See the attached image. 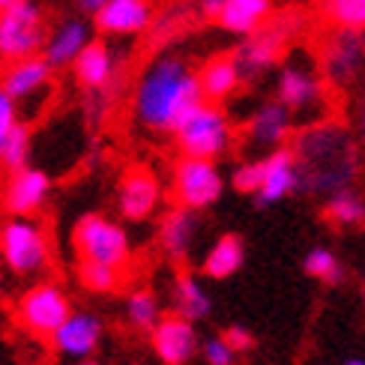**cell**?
<instances>
[{
  "mask_svg": "<svg viewBox=\"0 0 365 365\" xmlns=\"http://www.w3.org/2000/svg\"><path fill=\"white\" fill-rule=\"evenodd\" d=\"M105 4H108V0H75V6H78L84 15H93L99 6H105Z\"/></svg>",
  "mask_w": 365,
  "mask_h": 365,
  "instance_id": "obj_39",
  "label": "cell"
},
{
  "mask_svg": "<svg viewBox=\"0 0 365 365\" xmlns=\"http://www.w3.org/2000/svg\"><path fill=\"white\" fill-rule=\"evenodd\" d=\"M0 299H4V282H0Z\"/></svg>",
  "mask_w": 365,
  "mask_h": 365,
  "instance_id": "obj_43",
  "label": "cell"
},
{
  "mask_svg": "<svg viewBox=\"0 0 365 365\" xmlns=\"http://www.w3.org/2000/svg\"><path fill=\"white\" fill-rule=\"evenodd\" d=\"M78 282L93 294H111L120 284V269L99 261H78Z\"/></svg>",
  "mask_w": 365,
  "mask_h": 365,
  "instance_id": "obj_29",
  "label": "cell"
},
{
  "mask_svg": "<svg viewBox=\"0 0 365 365\" xmlns=\"http://www.w3.org/2000/svg\"><path fill=\"white\" fill-rule=\"evenodd\" d=\"M294 156L299 165V192L312 197H332L354 189L362 177L365 150L354 126L341 120L321 117L294 135Z\"/></svg>",
  "mask_w": 365,
  "mask_h": 365,
  "instance_id": "obj_1",
  "label": "cell"
},
{
  "mask_svg": "<svg viewBox=\"0 0 365 365\" xmlns=\"http://www.w3.org/2000/svg\"><path fill=\"white\" fill-rule=\"evenodd\" d=\"M294 126L297 117L291 114V108L282 105L279 99H267L249 117L246 144L249 150H257V153H272L279 147H287V141L294 138Z\"/></svg>",
  "mask_w": 365,
  "mask_h": 365,
  "instance_id": "obj_11",
  "label": "cell"
},
{
  "mask_svg": "<svg viewBox=\"0 0 365 365\" xmlns=\"http://www.w3.org/2000/svg\"><path fill=\"white\" fill-rule=\"evenodd\" d=\"M302 269L324 284H341L344 282V267L336 257V252L327 249V246H314L306 257H302Z\"/></svg>",
  "mask_w": 365,
  "mask_h": 365,
  "instance_id": "obj_28",
  "label": "cell"
},
{
  "mask_svg": "<svg viewBox=\"0 0 365 365\" xmlns=\"http://www.w3.org/2000/svg\"><path fill=\"white\" fill-rule=\"evenodd\" d=\"M276 12L272 0H227L225 9L216 15V24L231 36H255L257 30H264Z\"/></svg>",
  "mask_w": 365,
  "mask_h": 365,
  "instance_id": "obj_21",
  "label": "cell"
},
{
  "mask_svg": "<svg viewBox=\"0 0 365 365\" xmlns=\"http://www.w3.org/2000/svg\"><path fill=\"white\" fill-rule=\"evenodd\" d=\"M174 309H177V314L189 317V321H204V317H210L212 302H210L207 287L195 276H180L174 282Z\"/></svg>",
  "mask_w": 365,
  "mask_h": 365,
  "instance_id": "obj_26",
  "label": "cell"
},
{
  "mask_svg": "<svg viewBox=\"0 0 365 365\" xmlns=\"http://www.w3.org/2000/svg\"><path fill=\"white\" fill-rule=\"evenodd\" d=\"M93 21L81 19V15H69V19H60L48 36H45V45H42V57L48 60L54 69H66L75 63L90 42H93Z\"/></svg>",
  "mask_w": 365,
  "mask_h": 365,
  "instance_id": "obj_15",
  "label": "cell"
},
{
  "mask_svg": "<svg viewBox=\"0 0 365 365\" xmlns=\"http://www.w3.org/2000/svg\"><path fill=\"white\" fill-rule=\"evenodd\" d=\"M0 261L15 276H34L48 264V240L34 216H9L0 225Z\"/></svg>",
  "mask_w": 365,
  "mask_h": 365,
  "instance_id": "obj_6",
  "label": "cell"
},
{
  "mask_svg": "<svg viewBox=\"0 0 365 365\" xmlns=\"http://www.w3.org/2000/svg\"><path fill=\"white\" fill-rule=\"evenodd\" d=\"M354 132H356V138H359L362 150H365V93L359 96L356 108H354Z\"/></svg>",
  "mask_w": 365,
  "mask_h": 365,
  "instance_id": "obj_37",
  "label": "cell"
},
{
  "mask_svg": "<svg viewBox=\"0 0 365 365\" xmlns=\"http://www.w3.org/2000/svg\"><path fill=\"white\" fill-rule=\"evenodd\" d=\"M362 299H365V294H362Z\"/></svg>",
  "mask_w": 365,
  "mask_h": 365,
  "instance_id": "obj_44",
  "label": "cell"
},
{
  "mask_svg": "<svg viewBox=\"0 0 365 365\" xmlns=\"http://www.w3.org/2000/svg\"><path fill=\"white\" fill-rule=\"evenodd\" d=\"M246 261V242L237 234H225L210 246L204 257V276L207 279H231Z\"/></svg>",
  "mask_w": 365,
  "mask_h": 365,
  "instance_id": "obj_25",
  "label": "cell"
},
{
  "mask_svg": "<svg viewBox=\"0 0 365 365\" xmlns=\"http://www.w3.org/2000/svg\"><path fill=\"white\" fill-rule=\"evenodd\" d=\"M204 102L197 69L180 54H159L135 81L132 117L150 135H174L180 120Z\"/></svg>",
  "mask_w": 365,
  "mask_h": 365,
  "instance_id": "obj_2",
  "label": "cell"
},
{
  "mask_svg": "<svg viewBox=\"0 0 365 365\" xmlns=\"http://www.w3.org/2000/svg\"><path fill=\"white\" fill-rule=\"evenodd\" d=\"M324 15L332 21V27L365 34V0H324Z\"/></svg>",
  "mask_w": 365,
  "mask_h": 365,
  "instance_id": "obj_32",
  "label": "cell"
},
{
  "mask_svg": "<svg viewBox=\"0 0 365 365\" xmlns=\"http://www.w3.org/2000/svg\"><path fill=\"white\" fill-rule=\"evenodd\" d=\"M261 180H264V156L237 165L234 174H231V186L242 195H255L257 189H261Z\"/></svg>",
  "mask_w": 365,
  "mask_h": 365,
  "instance_id": "obj_33",
  "label": "cell"
},
{
  "mask_svg": "<svg viewBox=\"0 0 365 365\" xmlns=\"http://www.w3.org/2000/svg\"><path fill=\"white\" fill-rule=\"evenodd\" d=\"M174 144L182 156H197V159H222L227 150L234 147V123L231 114L222 108V102L204 99L201 105L180 120L174 129Z\"/></svg>",
  "mask_w": 365,
  "mask_h": 365,
  "instance_id": "obj_3",
  "label": "cell"
},
{
  "mask_svg": "<svg viewBox=\"0 0 365 365\" xmlns=\"http://www.w3.org/2000/svg\"><path fill=\"white\" fill-rule=\"evenodd\" d=\"M284 42H287V27H282V24H276V27L267 24L264 30H257L255 36H246V42L234 51L242 78L257 81L261 75H267L279 63Z\"/></svg>",
  "mask_w": 365,
  "mask_h": 365,
  "instance_id": "obj_12",
  "label": "cell"
},
{
  "mask_svg": "<svg viewBox=\"0 0 365 365\" xmlns=\"http://www.w3.org/2000/svg\"><path fill=\"white\" fill-rule=\"evenodd\" d=\"M225 339H227V344H231L237 354H246V351H252V347H255V336H252L246 327H231V329H225Z\"/></svg>",
  "mask_w": 365,
  "mask_h": 365,
  "instance_id": "obj_36",
  "label": "cell"
},
{
  "mask_svg": "<svg viewBox=\"0 0 365 365\" xmlns=\"http://www.w3.org/2000/svg\"><path fill=\"white\" fill-rule=\"evenodd\" d=\"M90 19L102 36H138L153 24V0H108Z\"/></svg>",
  "mask_w": 365,
  "mask_h": 365,
  "instance_id": "obj_16",
  "label": "cell"
},
{
  "mask_svg": "<svg viewBox=\"0 0 365 365\" xmlns=\"http://www.w3.org/2000/svg\"><path fill=\"white\" fill-rule=\"evenodd\" d=\"M159 180L153 171L147 168H132L126 171L123 182H120V216L129 222H144L153 216V210L159 207Z\"/></svg>",
  "mask_w": 365,
  "mask_h": 365,
  "instance_id": "obj_20",
  "label": "cell"
},
{
  "mask_svg": "<svg viewBox=\"0 0 365 365\" xmlns=\"http://www.w3.org/2000/svg\"><path fill=\"white\" fill-rule=\"evenodd\" d=\"M324 216L336 227H362L365 225V197L356 189H344L327 197Z\"/></svg>",
  "mask_w": 365,
  "mask_h": 365,
  "instance_id": "obj_27",
  "label": "cell"
},
{
  "mask_svg": "<svg viewBox=\"0 0 365 365\" xmlns=\"http://www.w3.org/2000/svg\"><path fill=\"white\" fill-rule=\"evenodd\" d=\"M15 312H19V324L27 332H34L39 339H51L60 329V324L72 314V306L63 287H57L54 282H42L24 291Z\"/></svg>",
  "mask_w": 365,
  "mask_h": 365,
  "instance_id": "obj_10",
  "label": "cell"
},
{
  "mask_svg": "<svg viewBox=\"0 0 365 365\" xmlns=\"http://www.w3.org/2000/svg\"><path fill=\"white\" fill-rule=\"evenodd\" d=\"M225 192V174L216 159H197V156H180L174 165V197L180 207L189 210H207L222 197Z\"/></svg>",
  "mask_w": 365,
  "mask_h": 365,
  "instance_id": "obj_9",
  "label": "cell"
},
{
  "mask_svg": "<svg viewBox=\"0 0 365 365\" xmlns=\"http://www.w3.org/2000/svg\"><path fill=\"white\" fill-rule=\"evenodd\" d=\"M276 99L291 108V114L302 123L327 117L329 93L321 66H314L306 54L287 57L276 75Z\"/></svg>",
  "mask_w": 365,
  "mask_h": 365,
  "instance_id": "obj_4",
  "label": "cell"
},
{
  "mask_svg": "<svg viewBox=\"0 0 365 365\" xmlns=\"http://www.w3.org/2000/svg\"><path fill=\"white\" fill-rule=\"evenodd\" d=\"M99 341H102V321L90 312H72L51 336L54 351L69 359H87L90 354H96Z\"/></svg>",
  "mask_w": 365,
  "mask_h": 365,
  "instance_id": "obj_19",
  "label": "cell"
},
{
  "mask_svg": "<svg viewBox=\"0 0 365 365\" xmlns=\"http://www.w3.org/2000/svg\"><path fill=\"white\" fill-rule=\"evenodd\" d=\"M227 0H197V9H201V15H207V19L216 21V15L225 9Z\"/></svg>",
  "mask_w": 365,
  "mask_h": 365,
  "instance_id": "obj_38",
  "label": "cell"
},
{
  "mask_svg": "<svg viewBox=\"0 0 365 365\" xmlns=\"http://www.w3.org/2000/svg\"><path fill=\"white\" fill-rule=\"evenodd\" d=\"M201 356L207 365H234L237 362V351L227 344L225 336H210L201 344Z\"/></svg>",
  "mask_w": 365,
  "mask_h": 365,
  "instance_id": "obj_34",
  "label": "cell"
},
{
  "mask_svg": "<svg viewBox=\"0 0 365 365\" xmlns=\"http://www.w3.org/2000/svg\"><path fill=\"white\" fill-rule=\"evenodd\" d=\"M51 72L54 66L42 54H30V57L6 63V69L0 72V87L19 105H24L36 96L51 93Z\"/></svg>",
  "mask_w": 365,
  "mask_h": 365,
  "instance_id": "obj_13",
  "label": "cell"
},
{
  "mask_svg": "<svg viewBox=\"0 0 365 365\" xmlns=\"http://www.w3.org/2000/svg\"><path fill=\"white\" fill-rule=\"evenodd\" d=\"M48 24L36 0H15L0 9V60H21L30 54H42Z\"/></svg>",
  "mask_w": 365,
  "mask_h": 365,
  "instance_id": "obj_5",
  "label": "cell"
},
{
  "mask_svg": "<svg viewBox=\"0 0 365 365\" xmlns=\"http://www.w3.org/2000/svg\"><path fill=\"white\" fill-rule=\"evenodd\" d=\"M195 237H197V216H195V210H189V207L171 210L159 225L162 252L168 257H174V261H182V257L192 252Z\"/></svg>",
  "mask_w": 365,
  "mask_h": 365,
  "instance_id": "obj_24",
  "label": "cell"
},
{
  "mask_svg": "<svg viewBox=\"0 0 365 365\" xmlns=\"http://www.w3.org/2000/svg\"><path fill=\"white\" fill-rule=\"evenodd\" d=\"M294 192H299V165L294 147H279L272 153H264V180L261 189L255 192L257 207H272Z\"/></svg>",
  "mask_w": 365,
  "mask_h": 365,
  "instance_id": "obj_17",
  "label": "cell"
},
{
  "mask_svg": "<svg viewBox=\"0 0 365 365\" xmlns=\"http://www.w3.org/2000/svg\"><path fill=\"white\" fill-rule=\"evenodd\" d=\"M72 246L78 252V261H99L123 269L132 257L129 234L117 222L99 216V212H87L78 219L72 231Z\"/></svg>",
  "mask_w": 365,
  "mask_h": 365,
  "instance_id": "obj_7",
  "label": "cell"
},
{
  "mask_svg": "<svg viewBox=\"0 0 365 365\" xmlns=\"http://www.w3.org/2000/svg\"><path fill=\"white\" fill-rule=\"evenodd\" d=\"M197 78H201L204 99H210V102H227L242 84H246V78H242L234 54L210 57L207 63L197 69Z\"/></svg>",
  "mask_w": 365,
  "mask_h": 365,
  "instance_id": "obj_23",
  "label": "cell"
},
{
  "mask_svg": "<svg viewBox=\"0 0 365 365\" xmlns=\"http://www.w3.org/2000/svg\"><path fill=\"white\" fill-rule=\"evenodd\" d=\"M72 72H75V81L84 90H105L117 75V57L111 51V45L102 39H93L75 57Z\"/></svg>",
  "mask_w": 365,
  "mask_h": 365,
  "instance_id": "obj_22",
  "label": "cell"
},
{
  "mask_svg": "<svg viewBox=\"0 0 365 365\" xmlns=\"http://www.w3.org/2000/svg\"><path fill=\"white\" fill-rule=\"evenodd\" d=\"M341 365H365V359L362 356H354V359H344Z\"/></svg>",
  "mask_w": 365,
  "mask_h": 365,
  "instance_id": "obj_40",
  "label": "cell"
},
{
  "mask_svg": "<svg viewBox=\"0 0 365 365\" xmlns=\"http://www.w3.org/2000/svg\"><path fill=\"white\" fill-rule=\"evenodd\" d=\"M9 4H15V0H0V9H4V6H9Z\"/></svg>",
  "mask_w": 365,
  "mask_h": 365,
  "instance_id": "obj_42",
  "label": "cell"
},
{
  "mask_svg": "<svg viewBox=\"0 0 365 365\" xmlns=\"http://www.w3.org/2000/svg\"><path fill=\"white\" fill-rule=\"evenodd\" d=\"M126 317H129V324H132L135 329H150V332H153V327L162 321L156 297L150 294V291H135V294H129V297H126Z\"/></svg>",
  "mask_w": 365,
  "mask_h": 365,
  "instance_id": "obj_30",
  "label": "cell"
},
{
  "mask_svg": "<svg viewBox=\"0 0 365 365\" xmlns=\"http://www.w3.org/2000/svg\"><path fill=\"white\" fill-rule=\"evenodd\" d=\"M78 365H102V362H96V359H84V362H78Z\"/></svg>",
  "mask_w": 365,
  "mask_h": 365,
  "instance_id": "obj_41",
  "label": "cell"
},
{
  "mask_svg": "<svg viewBox=\"0 0 365 365\" xmlns=\"http://www.w3.org/2000/svg\"><path fill=\"white\" fill-rule=\"evenodd\" d=\"M19 123V102H15L4 87H0V153H4V144L9 138V132Z\"/></svg>",
  "mask_w": 365,
  "mask_h": 365,
  "instance_id": "obj_35",
  "label": "cell"
},
{
  "mask_svg": "<svg viewBox=\"0 0 365 365\" xmlns=\"http://www.w3.org/2000/svg\"><path fill=\"white\" fill-rule=\"evenodd\" d=\"M153 351L165 365H189L195 354L201 351L195 321H189L182 314L162 317L153 327Z\"/></svg>",
  "mask_w": 365,
  "mask_h": 365,
  "instance_id": "obj_14",
  "label": "cell"
},
{
  "mask_svg": "<svg viewBox=\"0 0 365 365\" xmlns=\"http://www.w3.org/2000/svg\"><path fill=\"white\" fill-rule=\"evenodd\" d=\"M30 162V126L27 123H15V129L9 132V138L4 144V153H0V165L12 174L19 168H27Z\"/></svg>",
  "mask_w": 365,
  "mask_h": 365,
  "instance_id": "obj_31",
  "label": "cell"
},
{
  "mask_svg": "<svg viewBox=\"0 0 365 365\" xmlns=\"http://www.w3.org/2000/svg\"><path fill=\"white\" fill-rule=\"evenodd\" d=\"M51 192V177L39 168H19L12 171L4 186V210L9 216H36L45 207Z\"/></svg>",
  "mask_w": 365,
  "mask_h": 365,
  "instance_id": "obj_18",
  "label": "cell"
},
{
  "mask_svg": "<svg viewBox=\"0 0 365 365\" xmlns=\"http://www.w3.org/2000/svg\"><path fill=\"white\" fill-rule=\"evenodd\" d=\"M321 72L329 87L347 90L365 75V34L336 27L321 48Z\"/></svg>",
  "mask_w": 365,
  "mask_h": 365,
  "instance_id": "obj_8",
  "label": "cell"
}]
</instances>
